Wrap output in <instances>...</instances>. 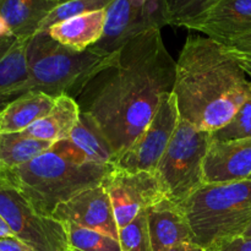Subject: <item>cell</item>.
Segmentation results:
<instances>
[{"mask_svg":"<svg viewBox=\"0 0 251 251\" xmlns=\"http://www.w3.org/2000/svg\"><path fill=\"white\" fill-rule=\"evenodd\" d=\"M176 70L161 29H150L127 42L76 100L102 129L115 161L151 123L162 96L173 91Z\"/></svg>","mask_w":251,"mask_h":251,"instance_id":"obj_1","label":"cell"},{"mask_svg":"<svg viewBox=\"0 0 251 251\" xmlns=\"http://www.w3.org/2000/svg\"><path fill=\"white\" fill-rule=\"evenodd\" d=\"M172 92L180 119L212 134L251 100V83L222 43L190 34L176 60Z\"/></svg>","mask_w":251,"mask_h":251,"instance_id":"obj_2","label":"cell"},{"mask_svg":"<svg viewBox=\"0 0 251 251\" xmlns=\"http://www.w3.org/2000/svg\"><path fill=\"white\" fill-rule=\"evenodd\" d=\"M113 166L90 162L70 140L54 142L53 146L28 163L0 176L14 186L38 213L51 217L60 203L81 191L100 185Z\"/></svg>","mask_w":251,"mask_h":251,"instance_id":"obj_3","label":"cell"},{"mask_svg":"<svg viewBox=\"0 0 251 251\" xmlns=\"http://www.w3.org/2000/svg\"><path fill=\"white\" fill-rule=\"evenodd\" d=\"M117 54L104 56L90 48L78 51L56 42L48 31L37 32L26 42L29 91L77 100L96 76L115 63Z\"/></svg>","mask_w":251,"mask_h":251,"instance_id":"obj_4","label":"cell"},{"mask_svg":"<svg viewBox=\"0 0 251 251\" xmlns=\"http://www.w3.org/2000/svg\"><path fill=\"white\" fill-rule=\"evenodd\" d=\"M195 242L213 243L242 235L251 226V179L203 184L180 203Z\"/></svg>","mask_w":251,"mask_h":251,"instance_id":"obj_5","label":"cell"},{"mask_svg":"<svg viewBox=\"0 0 251 251\" xmlns=\"http://www.w3.org/2000/svg\"><path fill=\"white\" fill-rule=\"evenodd\" d=\"M212 144L211 134L179 119L154 174L167 199L183 203L205 184L203 163Z\"/></svg>","mask_w":251,"mask_h":251,"instance_id":"obj_6","label":"cell"},{"mask_svg":"<svg viewBox=\"0 0 251 251\" xmlns=\"http://www.w3.org/2000/svg\"><path fill=\"white\" fill-rule=\"evenodd\" d=\"M0 215L16 239L36 251L69 249L65 223L37 212L31 203L0 176Z\"/></svg>","mask_w":251,"mask_h":251,"instance_id":"obj_7","label":"cell"},{"mask_svg":"<svg viewBox=\"0 0 251 251\" xmlns=\"http://www.w3.org/2000/svg\"><path fill=\"white\" fill-rule=\"evenodd\" d=\"M166 26L164 0L137 2L136 0H114L107 7L103 36L91 50L100 55L117 54L125 44L144 32Z\"/></svg>","mask_w":251,"mask_h":251,"instance_id":"obj_8","label":"cell"},{"mask_svg":"<svg viewBox=\"0 0 251 251\" xmlns=\"http://www.w3.org/2000/svg\"><path fill=\"white\" fill-rule=\"evenodd\" d=\"M180 115L173 92L164 93L151 123L115 161L113 167L129 173H154L176 131Z\"/></svg>","mask_w":251,"mask_h":251,"instance_id":"obj_9","label":"cell"},{"mask_svg":"<svg viewBox=\"0 0 251 251\" xmlns=\"http://www.w3.org/2000/svg\"><path fill=\"white\" fill-rule=\"evenodd\" d=\"M102 185L110 199L119 230L129 226L142 211L166 199L156 174L152 172L129 173L113 167L103 179Z\"/></svg>","mask_w":251,"mask_h":251,"instance_id":"obj_10","label":"cell"},{"mask_svg":"<svg viewBox=\"0 0 251 251\" xmlns=\"http://www.w3.org/2000/svg\"><path fill=\"white\" fill-rule=\"evenodd\" d=\"M55 220L87 229L98 230L119 240V227L115 221L110 199L102 183L81 191L54 210Z\"/></svg>","mask_w":251,"mask_h":251,"instance_id":"obj_11","label":"cell"},{"mask_svg":"<svg viewBox=\"0 0 251 251\" xmlns=\"http://www.w3.org/2000/svg\"><path fill=\"white\" fill-rule=\"evenodd\" d=\"M205 184L251 179V139L212 141L205 163Z\"/></svg>","mask_w":251,"mask_h":251,"instance_id":"obj_12","label":"cell"},{"mask_svg":"<svg viewBox=\"0 0 251 251\" xmlns=\"http://www.w3.org/2000/svg\"><path fill=\"white\" fill-rule=\"evenodd\" d=\"M188 29L225 44L251 32V0H218Z\"/></svg>","mask_w":251,"mask_h":251,"instance_id":"obj_13","label":"cell"},{"mask_svg":"<svg viewBox=\"0 0 251 251\" xmlns=\"http://www.w3.org/2000/svg\"><path fill=\"white\" fill-rule=\"evenodd\" d=\"M149 234L153 251H164L184 242H195L180 203L163 199L146 210Z\"/></svg>","mask_w":251,"mask_h":251,"instance_id":"obj_14","label":"cell"},{"mask_svg":"<svg viewBox=\"0 0 251 251\" xmlns=\"http://www.w3.org/2000/svg\"><path fill=\"white\" fill-rule=\"evenodd\" d=\"M105 19L107 9L76 15L53 25L48 28V33L63 46L83 51L102 38Z\"/></svg>","mask_w":251,"mask_h":251,"instance_id":"obj_15","label":"cell"},{"mask_svg":"<svg viewBox=\"0 0 251 251\" xmlns=\"http://www.w3.org/2000/svg\"><path fill=\"white\" fill-rule=\"evenodd\" d=\"M66 0H0V15L17 39H28L39 32L55 7Z\"/></svg>","mask_w":251,"mask_h":251,"instance_id":"obj_16","label":"cell"},{"mask_svg":"<svg viewBox=\"0 0 251 251\" xmlns=\"http://www.w3.org/2000/svg\"><path fill=\"white\" fill-rule=\"evenodd\" d=\"M81 108L77 100L70 96H59L54 100L50 112L41 120L24 130L25 135L49 142L68 140L77 124Z\"/></svg>","mask_w":251,"mask_h":251,"instance_id":"obj_17","label":"cell"},{"mask_svg":"<svg viewBox=\"0 0 251 251\" xmlns=\"http://www.w3.org/2000/svg\"><path fill=\"white\" fill-rule=\"evenodd\" d=\"M26 42L27 39H17L9 49L0 53V112L29 91Z\"/></svg>","mask_w":251,"mask_h":251,"instance_id":"obj_18","label":"cell"},{"mask_svg":"<svg viewBox=\"0 0 251 251\" xmlns=\"http://www.w3.org/2000/svg\"><path fill=\"white\" fill-rule=\"evenodd\" d=\"M55 98L39 91H28L0 112V134L21 132L46 117Z\"/></svg>","mask_w":251,"mask_h":251,"instance_id":"obj_19","label":"cell"},{"mask_svg":"<svg viewBox=\"0 0 251 251\" xmlns=\"http://www.w3.org/2000/svg\"><path fill=\"white\" fill-rule=\"evenodd\" d=\"M69 140L83 152L90 162L102 166L114 164L115 156L109 141L88 113L81 112L77 124L71 131Z\"/></svg>","mask_w":251,"mask_h":251,"instance_id":"obj_20","label":"cell"},{"mask_svg":"<svg viewBox=\"0 0 251 251\" xmlns=\"http://www.w3.org/2000/svg\"><path fill=\"white\" fill-rule=\"evenodd\" d=\"M53 146V142L25 135L24 132L0 134V171H9L28 163Z\"/></svg>","mask_w":251,"mask_h":251,"instance_id":"obj_21","label":"cell"},{"mask_svg":"<svg viewBox=\"0 0 251 251\" xmlns=\"http://www.w3.org/2000/svg\"><path fill=\"white\" fill-rule=\"evenodd\" d=\"M218 0H164V19L168 26L189 28Z\"/></svg>","mask_w":251,"mask_h":251,"instance_id":"obj_22","label":"cell"},{"mask_svg":"<svg viewBox=\"0 0 251 251\" xmlns=\"http://www.w3.org/2000/svg\"><path fill=\"white\" fill-rule=\"evenodd\" d=\"M69 247L80 251H122L120 242L98 230L65 223Z\"/></svg>","mask_w":251,"mask_h":251,"instance_id":"obj_23","label":"cell"},{"mask_svg":"<svg viewBox=\"0 0 251 251\" xmlns=\"http://www.w3.org/2000/svg\"><path fill=\"white\" fill-rule=\"evenodd\" d=\"M114 0H66L50 12L39 31H48L53 25L76 15L107 9Z\"/></svg>","mask_w":251,"mask_h":251,"instance_id":"obj_24","label":"cell"},{"mask_svg":"<svg viewBox=\"0 0 251 251\" xmlns=\"http://www.w3.org/2000/svg\"><path fill=\"white\" fill-rule=\"evenodd\" d=\"M122 251H153L147 226L146 210L142 211L129 226L119 230Z\"/></svg>","mask_w":251,"mask_h":251,"instance_id":"obj_25","label":"cell"},{"mask_svg":"<svg viewBox=\"0 0 251 251\" xmlns=\"http://www.w3.org/2000/svg\"><path fill=\"white\" fill-rule=\"evenodd\" d=\"M212 141L251 139V100H248L222 129L211 134Z\"/></svg>","mask_w":251,"mask_h":251,"instance_id":"obj_26","label":"cell"},{"mask_svg":"<svg viewBox=\"0 0 251 251\" xmlns=\"http://www.w3.org/2000/svg\"><path fill=\"white\" fill-rule=\"evenodd\" d=\"M207 251H251V237L237 235L213 243Z\"/></svg>","mask_w":251,"mask_h":251,"instance_id":"obj_27","label":"cell"},{"mask_svg":"<svg viewBox=\"0 0 251 251\" xmlns=\"http://www.w3.org/2000/svg\"><path fill=\"white\" fill-rule=\"evenodd\" d=\"M226 50L237 58L251 59V32L223 44Z\"/></svg>","mask_w":251,"mask_h":251,"instance_id":"obj_28","label":"cell"},{"mask_svg":"<svg viewBox=\"0 0 251 251\" xmlns=\"http://www.w3.org/2000/svg\"><path fill=\"white\" fill-rule=\"evenodd\" d=\"M0 251H36L16 238H6L0 240Z\"/></svg>","mask_w":251,"mask_h":251,"instance_id":"obj_29","label":"cell"},{"mask_svg":"<svg viewBox=\"0 0 251 251\" xmlns=\"http://www.w3.org/2000/svg\"><path fill=\"white\" fill-rule=\"evenodd\" d=\"M164 251H207L196 242H184L173 245Z\"/></svg>","mask_w":251,"mask_h":251,"instance_id":"obj_30","label":"cell"},{"mask_svg":"<svg viewBox=\"0 0 251 251\" xmlns=\"http://www.w3.org/2000/svg\"><path fill=\"white\" fill-rule=\"evenodd\" d=\"M6 238H14V233L10 229L9 225L4 220V217L0 215V240L6 239Z\"/></svg>","mask_w":251,"mask_h":251,"instance_id":"obj_31","label":"cell"},{"mask_svg":"<svg viewBox=\"0 0 251 251\" xmlns=\"http://www.w3.org/2000/svg\"><path fill=\"white\" fill-rule=\"evenodd\" d=\"M232 55V54H230ZM235 59L238 60V63L240 64V66L243 68V70L245 71V74L248 75V77H249L250 80V83H251V59H247V58H237V56H234Z\"/></svg>","mask_w":251,"mask_h":251,"instance_id":"obj_32","label":"cell"},{"mask_svg":"<svg viewBox=\"0 0 251 251\" xmlns=\"http://www.w3.org/2000/svg\"><path fill=\"white\" fill-rule=\"evenodd\" d=\"M17 41V38H10V39H0V53L5 51L6 49H9L15 42Z\"/></svg>","mask_w":251,"mask_h":251,"instance_id":"obj_33","label":"cell"},{"mask_svg":"<svg viewBox=\"0 0 251 251\" xmlns=\"http://www.w3.org/2000/svg\"><path fill=\"white\" fill-rule=\"evenodd\" d=\"M244 235H247V237H251V226L249 228L247 229V232L244 233Z\"/></svg>","mask_w":251,"mask_h":251,"instance_id":"obj_34","label":"cell"},{"mask_svg":"<svg viewBox=\"0 0 251 251\" xmlns=\"http://www.w3.org/2000/svg\"><path fill=\"white\" fill-rule=\"evenodd\" d=\"M136 1L142 2V4H145V2H149V1H157V0H136Z\"/></svg>","mask_w":251,"mask_h":251,"instance_id":"obj_35","label":"cell"},{"mask_svg":"<svg viewBox=\"0 0 251 251\" xmlns=\"http://www.w3.org/2000/svg\"><path fill=\"white\" fill-rule=\"evenodd\" d=\"M66 251H80V250H77V249H74V248H70V247H69V249L66 250Z\"/></svg>","mask_w":251,"mask_h":251,"instance_id":"obj_36","label":"cell"}]
</instances>
